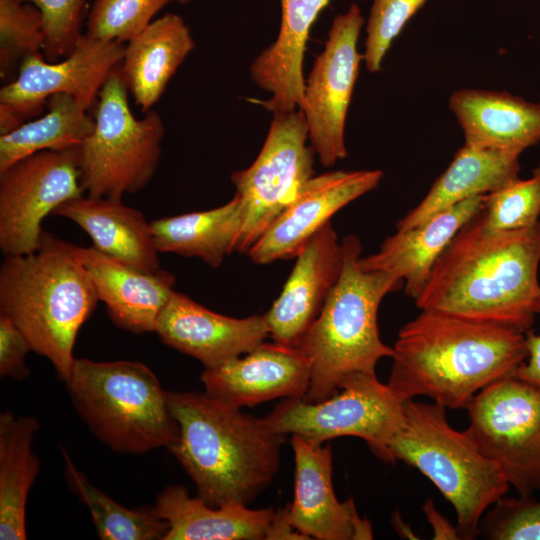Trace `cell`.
<instances>
[{"label":"cell","mask_w":540,"mask_h":540,"mask_svg":"<svg viewBox=\"0 0 540 540\" xmlns=\"http://www.w3.org/2000/svg\"><path fill=\"white\" fill-rule=\"evenodd\" d=\"M191 0H177L178 3L180 4H187L189 3Z\"/></svg>","instance_id":"7bdbcfd3"},{"label":"cell","mask_w":540,"mask_h":540,"mask_svg":"<svg viewBox=\"0 0 540 540\" xmlns=\"http://www.w3.org/2000/svg\"><path fill=\"white\" fill-rule=\"evenodd\" d=\"M521 153L464 144L424 198L397 223L416 227L468 198L489 194L518 178Z\"/></svg>","instance_id":"4316f807"},{"label":"cell","mask_w":540,"mask_h":540,"mask_svg":"<svg viewBox=\"0 0 540 540\" xmlns=\"http://www.w3.org/2000/svg\"><path fill=\"white\" fill-rule=\"evenodd\" d=\"M177 0H94L86 17L88 36L127 43L164 7Z\"/></svg>","instance_id":"d6a6232c"},{"label":"cell","mask_w":540,"mask_h":540,"mask_svg":"<svg viewBox=\"0 0 540 540\" xmlns=\"http://www.w3.org/2000/svg\"><path fill=\"white\" fill-rule=\"evenodd\" d=\"M78 247L43 232L37 251L7 256L0 267V314L63 381L76 359L77 334L99 300Z\"/></svg>","instance_id":"277c9868"},{"label":"cell","mask_w":540,"mask_h":540,"mask_svg":"<svg viewBox=\"0 0 540 540\" xmlns=\"http://www.w3.org/2000/svg\"><path fill=\"white\" fill-rule=\"evenodd\" d=\"M342 267L320 313L297 347L311 364L309 402L325 400L339 391L356 373L376 374V365L394 354L380 338L377 314L383 298L403 287L395 274L365 271L359 265L360 240H341Z\"/></svg>","instance_id":"5b68a950"},{"label":"cell","mask_w":540,"mask_h":540,"mask_svg":"<svg viewBox=\"0 0 540 540\" xmlns=\"http://www.w3.org/2000/svg\"><path fill=\"white\" fill-rule=\"evenodd\" d=\"M70 488L88 507L102 540H163L168 523L150 509H128L93 485L61 448Z\"/></svg>","instance_id":"4dcf8cb0"},{"label":"cell","mask_w":540,"mask_h":540,"mask_svg":"<svg viewBox=\"0 0 540 540\" xmlns=\"http://www.w3.org/2000/svg\"><path fill=\"white\" fill-rule=\"evenodd\" d=\"M281 25L276 41L252 62L250 74L255 84L271 98L259 101L276 113L302 109L305 80L303 59L313 22L329 0H280Z\"/></svg>","instance_id":"7402d4cb"},{"label":"cell","mask_w":540,"mask_h":540,"mask_svg":"<svg viewBox=\"0 0 540 540\" xmlns=\"http://www.w3.org/2000/svg\"><path fill=\"white\" fill-rule=\"evenodd\" d=\"M427 0H373L367 22L363 59L366 68L375 73L393 40Z\"/></svg>","instance_id":"8d00e7d4"},{"label":"cell","mask_w":540,"mask_h":540,"mask_svg":"<svg viewBox=\"0 0 540 540\" xmlns=\"http://www.w3.org/2000/svg\"><path fill=\"white\" fill-rule=\"evenodd\" d=\"M393 350L391 390L403 401L426 396L452 410L513 376L527 356L526 333L435 310L407 322Z\"/></svg>","instance_id":"7a4b0ae2"},{"label":"cell","mask_w":540,"mask_h":540,"mask_svg":"<svg viewBox=\"0 0 540 540\" xmlns=\"http://www.w3.org/2000/svg\"><path fill=\"white\" fill-rule=\"evenodd\" d=\"M540 316V307L538 310ZM527 356L514 376L540 387V334L526 332Z\"/></svg>","instance_id":"f35d334b"},{"label":"cell","mask_w":540,"mask_h":540,"mask_svg":"<svg viewBox=\"0 0 540 540\" xmlns=\"http://www.w3.org/2000/svg\"><path fill=\"white\" fill-rule=\"evenodd\" d=\"M152 511L169 525L163 540H266L275 512L237 503L211 506L183 485L165 487Z\"/></svg>","instance_id":"d4e9b609"},{"label":"cell","mask_w":540,"mask_h":540,"mask_svg":"<svg viewBox=\"0 0 540 540\" xmlns=\"http://www.w3.org/2000/svg\"><path fill=\"white\" fill-rule=\"evenodd\" d=\"M392 524H393L394 529L397 531V533L400 536H404L410 539H414V538L417 539V537H415L413 532L411 531L410 527L403 522L399 513H395L393 515Z\"/></svg>","instance_id":"b9f144b4"},{"label":"cell","mask_w":540,"mask_h":540,"mask_svg":"<svg viewBox=\"0 0 540 540\" xmlns=\"http://www.w3.org/2000/svg\"><path fill=\"white\" fill-rule=\"evenodd\" d=\"M195 47L189 27L177 14L153 20L125 44L120 72L135 103L145 113Z\"/></svg>","instance_id":"484cf974"},{"label":"cell","mask_w":540,"mask_h":540,"mask_svg":"<svg viewBox=\"0 0 540 540\" xmlns=\"http://www.w3.org/2000/svg\"><path fill=\"white\" fill-rule=\"evenodd\" d=\"M423 511L432 528L434 540L461 539L457 527L438 512L431 499L423 504Z\"/></svg>","instance_id":"ab89813d"},{"label":"cell","mask_w":540,"mask_h":540,"mask_svg":"<svg viewBox=\"0 0 540 540\" xmlns=\"http://www.w3.org/2000/svg\"><path fill=\"white\" fill-rule=\"evenodd\" d=\"M382 177L383 172L378 169L339 170L314 175L246 254L261 265L295 258L336 212L375 189Z\"/></svg>","instance_id":"9a60e30c"},{"label":"cell","mask_w":540,"mask_h":540,"mask_svg":"<svg viewBox=\"0 0 540 540\" xmlns=\"http://www.w3.org/2000/svg\"><path fill=\"white\" fill-rule=\"evenodd\" d=\"M404 402L376 374L356 373L325 400L284 398L263 420L277 434L316 444L342 436L361 438L375 456L391 463L389 445L403 423Z\"/></svg>","instance_id":"9c48e42d"},{"label":"cell","mask_w":540,"mask_h":540,"mask_svg":"<svg viewBox=\"0 0 540 540\" xmlns=\"http://www.w3.org/2000/svg\"><path fill=\"white\" fill-rule=\"evenodd\" d=\"M465 409L466 431L518 496L540 491V387L509 376L481 390Z\"/></svg>","instance_id":"30bf717a"},{"label":"cell","mask_w":540,"mask_h":540,"mask_svg":"<svg viewBox=\"0 0 540 540\" xmlns=\"http://www.w3.org/2000/svg\"><path fill=\"white\" fill-rule=\"evenodd\" d=\"M44 44L43 17L32 3L21 0H0V75L15 78L22 61L42 53Z\"/></svg>","instance_id":"1f68e13d"},{"label":"cell","mask_w":540,"mask_h":540,"mask_svg":"<svg viewBox=\"0 0 540 540\" xmlns=\"http://www.w3.org/2000/svg\"><path fill=\"white\" fill-rule=\"evenodd\" d=\"M94 119L92 133L77 147L81 188L89 196L122 200L155 175L164 123L152 109L140 119L133 115L120 65L99 92Z\"/></svg>","instance_id":"ba28073f"},{"label":"cell","mask_w":540,"mask_h":540,"mask_svg":"<svg viewBox=\"0 0 540 540\" xmlns=\"http://www.w3.org/2000/svg\"><path fill=\"white\" fill-rule=\"evenodd\" d=\"M125 44L83 33L63 60L50 62L41 52L26 57L14 79L0 89V135L38 116L55 94L73 96L87 110L121 64Z\"/></svg>","instance_id":"7c38bea8"},{"label":"cell","mask_w":540,"mask_h":540,"mask_svg":"<svg viewBox=\"0 0 540 540\" xmlns=\"http://www.w3.org/2000/svg\"><path fill=\"white\" fill-rule=\"evenodd\" d=\"M448 105L465 144L522 153L540 142V103L502 91L462 89Z\"/></svg>","instance_id":"603a6c76"},{"label":"cell","mask_w":540,"mask_h":540,"mask_svg":"<svg viewBox=\"0 0 540 540\" xmlns=\"http://www.w3.org/2000/svg\"><path fill=\"white\" fill-rule=\"evenodd\" d=\"M33 351L19 328L0 314V376L22 380L29 376L26 355Z\"/></svg>","instance_id":"74e56055"},{"label":"cell","mask_w":540,"mask_h":540,"mask_svg":"<svg viewBox=\"0 0 540 540\" xmlns=\"http://www.w3.org/2000/svg\"><path fill=\"white\" fill-rule=\"evenodd\" d=\"M167 399L179 427L168 450L199 497L215 507L248 505L270 485L285 436L207 392L167 391Z\"/></svg>","instance_id":"3957f363"},{"label":"cell","mask_w":540,"mask_h":540,"mask_svg":"<svg viewBox=\"0 0 540 540\" xmlns=\"http://www.w3.org/2000/svg\"><path fill=\"white\" fill-rule=\"evenodd\" d=\"M306 540L291 524L288 515V506L284 509H278L274 512V516L269 528L266 540Z\"/></svg>","instance_id":"60d3db41"},{"label":"cell","mask_w":540,"mask_h":540,"mask_svg":"<svg viewBox=\"0 0 540 540\" xmlns=\"http://www.w3.org/2000/svg\"><path fill=\"white\" fill-rule=\"evenodd\" d=\"M77 147L44 150L0 171V249L5 257L40 247L44 218L83 195Z\"/></svg>","instance_id":"4fadbf2b"},{"label":"cell","mask_w":540,"mask_h":540,"mask_svg":"<svg viewBox=\"0 0 540 540\" xmlns=\"http://www.w3.org/2000/svg\"><path fill=\"white\" fill-rule=\"evenodd\" d=\"M481 211L439 257L415 304L526 333L540 307V221L496 230L485 224Z\"/></svg>","instance_id":"6da1fadb"},{"label":"cell","mask_w":540,"mask_h":540,"mask_svg":"<svg viewBox=\"0 0 540 540\" xmlns=\"http://www.w3.org/2000/svg\"><path fill=\"white\" fill-rule=\"evenodd\" d=\"M485 224L496 230L534 226L540 216V166L527 179L516 178L485 195L481 211Z\"/></svg>","instance_id":"836d02e7"},{"label":"cell","mask_w":540,"mask_h":540,"mask_svg":"<svg viewBox=\"0 0 540 540\" xmlns=\"http://www.w3.org/2000/svg\"><path fill=\"white\" fill-rule=\"evenodd\" d=\"M242 226L243 209L236 194L214 209L151 222L159 252L198 257L213 268L218 267L226 255L236 252Z\"/></svg>","instance_id":"83f0119b"},{"label":"cell","mask_w":540,"mask_h":540,"mask_svg":"<svg viewBox=\"0 0 540 540\" xmlns=\"http://www.w3.org/2000/svg\"><path fill=\"white\" fill-rule=\"evenodd\" d=\"M478 536L489 540H540V501L533 496L501 497L483 515Z\"/></svg>","instance_id":"e575fe53"},{"label":"cell","mask_w":540,"mask_h":540,"mask_svg":"<svg viewBox=\"0 0 540 540\" xmlns=\"http://www.w3.org/2000/svg\"><path fill=\"white\" fill-rule=\"evenodd\" d=\"M64 382L78 415L112 450L143 454L177 440L167 391L143 363L76 358Z\"/></svg>","instance_id":"52a82bcc"},{"label":"cell","mask_w":540,"mask_h":540,"mask_svg":"<svg viewBox=\"0 0 540 540\" xmlns=\"http://www.w3.org/2000/svg\"><path fill=\"white\" fill-rule=\"evenodd\" d=\"M40 428L33 416L0 415V539L24 540L26 505L40 462L32 442Z\"/></svg>","instance_id":"f1b7e54d"},{"label":"cell","mask_w":540,"mask_h":540,"mask_svg":"<svg viewBox=\"0 0 540 540\" xmlns=\"http://www.w3.org/2000/svg\"><path fill=\"white\" fill-rule=\"evenodd\" d=\"M307 139L301 110L276 113L255 161L231 175L243 209L237 253L246 254L314 176L315 151Z\"/></svg>","instance_id":"8fae6325"},{"label":"cell","mask_w":540,"mask_h":540,"mask_svg":"<svg viewBox=\"0 0 540 540\" xmlns=\"http://www.w3.org/2000/svg\"><path fill=\"white\" fill-rule=\"evenodd\" d=\"M364 18L357 4L333 20L324 50L305 81L303 112L311 146L325 167L347 156V111L363 58L357 41Z\"/></svg>","instance_id":"5bb4252c"},{"label":"cell","mask_w":540,"mask_h":540,"mask_svg":"<svg viewBox=\"0 0 540 540\" xmlns=\"http://www.w3.org/2000/svg\"><path fill=\"white\" fill-rule=\"evenodd\" d=\"M53 215L80 226L100 252L141 271L160 269L151 222L122 200L81 195L58 206Z\"/></svg>","instance_id":"cb8c5ba5"},{"label":"cell","mask_w":540,"mask_h":540,"mask_svg":"<svg viewBox=\"0 0 540 540\" xmlns=\"http://www.w3.org/2000/svg\"><path fill=\"white\" fill-rule=\"evenodd\" d=\"M389 452L391 463L415 467L452 504L464 540L478 536L483 515L510 488L498 465L466 430L454 429L446 408L435 402H404V420Z\"/></svg>","instance_id":"8992f818"},{"label":"cell","mask_w":540,"mask_h":540,"mask_svg":"<svg viewBox=\"0 0 540 540\" xmlns=\"http://www.w3.org/2000/svg\"><path fill=\"white\" fill-rule=\"evenodd\" d=\"M485 195L468 198L422 224L387 237L379 250L359 260L365 271H385L404 282L405 294L416 299L439 257L459 230L484 207Z\"/></svg>","instance_id":"44dd1931"},{"label":"cell","mask_w":540,"mask_h":540,"mask_svg":"<svg viewBox=\"0 0 540 540\" xmlns=\"http://www.w3.org/2000/svg\"><path fill=\"white\" fill-rule=\"evenodd\" d=\"M163 343L199 360L204 368L240 357L270 337L264 315L233 318L173 292L155 327Z\"/></svg>","instance_id":"ac0fdd59"},{"label":"cell","mask_w":540,"mask_h":540,"mask_svg":"<svg viewBox=\"0 0 540 540\" xmlns=\"http://www.w3.org/2000/svg\"><path fill=\"white\" fill-rule=\"evenodd\" d=\"M342 257L331 222L304 244L279 297L264 314L274 342L297 347L336 284Z\"/></svg>","instance_id":"d6986e66"},{"label":"cell","mask_w":540,"mask_h":540,"mask_svg":"<svg viewBox=\"0 0 540 540\" xmlns=\"http://www.w3.org/2000/svg\"><path fill=\"white\" fill-rule=\"evenodd\" d=\"M311 364L295 346L263 342L244 356L204 368L205 392L240 409L277 398H301L308 391Z\"/></svg>","instance_id":"e0dca14e"},{"label":"cell","mask_w":540,"mask_h":540,"mask_svg":"<svg viewBox=\"0 0 540 540\" xmlns=\"http://www.w3.org/2000/svg\"><path fill=\"white\" fill-rule=\"evenodd\" d=\"M295 461L294 499L288 505L291 524L306 540H370L371 523L352 499L339 501L332 482V451L292 435Z\"/></svg>","instance_id":"2e32d148"},{"label":"cell","mask_w":540,"mask_h":540,"mask_svg":"<svg viewBox=\"0 0 540 540\" xmlns=\"http://www.w3.org/2000/svg\"><path fill=\"white\" fill-rule=\"evenodd\" d=\"M34 4L42 13L44 44L42 54L50 62L66 57L83 34L89 0H21Z\"/></svg>","instance_id":"d590c367"},{"label":"cell","mask_w":540,"mask_h":540,"mask_svg":"<svg viewBox=\"0 0 540 540\" xmlns=\"http://www.w3.org/2000/svg\"><path fill=\"white\" fill-rule=\"evenodd\" d=\"M78 252L114 325L136 334L155 332L174 292L175 275L162 269L141 271L93 246H79Z\"/></svg>","instance_id":"ffe728a7"},{"label":"cell","mask_w":540,"mask_h":540,"mask_svg":"<svg viewBox=\"0 0 540 540\" xmlns=\"http://www.w3.org/2000/svg\"><path fill=\"white\" fill-rule=\"evenodd\" d=\"M47 112L0 135V171L44 150L78 147L93 131L95 119L69 94H55L47 101Z\"/></svg>","instance_id":"f546056e"}]
</instances>
